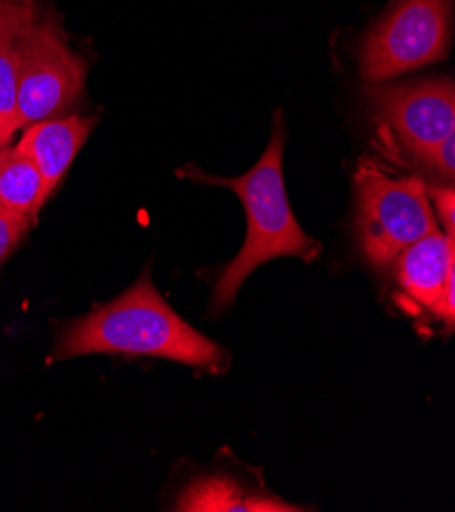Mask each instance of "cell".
Returning a JSON list of instances; mask_svg holds the SVG:
<instances>
[{
	"mask_svg": "<svg viewBox=\"0 0 455 512\" xmlns=\"http://www.w3.org/2000/svg\"><path fill=\"white\" fill-rule=\"evenodd\" d=\"M96 125L94 117H56L25 127L17 147L35 162L47 200L70 170L80 147Z\"/></svg>",
	"mask_w": 455,
	"mask_h": 512,
	"instance_id": "52a82bcc",
	"label": "cell"
},
{
	"mask_svg": "<svg viewBox=\"0 0 455 512\" xmlns=\"http://www.w3.org/2000/svg\"><path fill=\"white\" fill-rule=\"evenodd\" d=\"M425 166L435 170L439 176L447 178L449 182L453 180L455 174V133L445 137L439 145L433 147L429 153V158L425 160Z\"/></svg>",
	"mask_w": 455,
	"mask_h": 512,
	"instance_id": "5bb4252c",
	"label": "cell"
},
{
	"mask_svg": "<svg viewBox=\"0 0 455 512\" xmlns=\"http://www.w3.org/2000/svg\"><path fill=\"white\" fill-rule=\"evenodd\" d=\"M176 510L198 512H292L302 510L282 498L243 488L233 478L209 476L188 484L176 504Z\"/></svg>",
	"mask_w": 455,
	"mask_h": 512,
	"instance_id": "30bf717a",
	"label": "cell"
},
{
	"mask_svg": "<svg viewBox=\"0 0 455 512\" xmlns=\"http://www.w3.org/2000/svg\"><path fill=\"white\" fill-rule=\"evenodd\" d=\"M43 180L35 162L19 147L0 160V207L31 221L43 207Z\"/></svg>",
	"mask_w": 455,
	"mask_h": 512,
	"instance_id": "8fae6325",
	"label": "cell"
},
{
	"mask_svg": "<svg viewBox=\"0 0 455 512\" xmlns=\"http://www.w3.org/2000/svg\"><path fill=\"white\" fill-rule=\"evenodd\" d=\"M451 17L453 0H394L362 41V78L378 84L443 60L451 41Z\"/></svg>",
	"mask_w": 455,
	"mask_h": 512,
	"instance_id": "277c9868",
	"label": "cell"
},
{
	"mask_svg": "<svg viewBox=\"0 0 455 512\" xmlns=\"http://www.w3.org/2000/svg\"><path fill=\"white\" fill-rule=\"evenodd\" d=\"M86 62L68 45L49 13L35 25L17 80V129L56 119L82 94Z\"/></svg>",
	"mask_w": 455,
	"mask_h": 512,
	"instance_id": "5b68a950",
	"label": "cell"
},
{
	"mask_svg": "<svg viewBox=\"0 0 455 512\" xmlns=\"http://www.w3.org/2000/svg\"><path fill=\"white\" fill-rule=\"evenodd\" d=\"M427 194L433 215L443 223V231L447 235H453L455 231V194L453 186H429L427 184Z\"/></svg>",
	"mask_w": 455,
	"mask_h": 512,
	"instance_id": "4fadbf2b",
	"label": "cell"
},
{
	"mask_svg": "<svg viewBox=\"0 0 455 512\" xmlns=\"http://www.w3.org/2000/svg\"><path fill=\"white\" fill-rule=\"evenodd\" d=\"M282 156L284 117L282 111H276L268 147L262 153L258 164L247 174L235 178H221L202 172L196 166H186L180 170V176L194 182L225 186L233 190L243 202L247 217L243 247L219 274L213 288L211 313L215 315L229 309L243 282L262 264L276 258H288V255L290 258H300L305 264H311L321 253V243L302 231V227L294 219L284 188Z\"/></svg>",
	"mask_w": 455,
	"mask_h": 512,
	"instance_id": "7a4b0ae2",
	"label": "cell"
},
{
	"mask_svg": "<svg viewBox=\"0 0 455 512\" xmlns=\"http://www.w3.org/2000/svg\"><path fill=\"white\" fill-rule=\"evenodd\" d=\"M33 0H0V147L17 129V80L35 29Z\"/></svg>",
	"mask_w": 455,
	"mask_h": 512,
	"instance_id": "9c48e42d",
	"label": "cell"
},
{
	"mask_svg": "<svg viewBox=\"0 0 455 512\" xmlns=\"http://www.w3.org/2000/svg\"><path fill=\"white\" fill-rule=\"evenodd\" d=\"M90 353L162 357L211 372H223L229 366V353L170 309L149 272L109 304L70 323L58 341L54 360Z\"/></svg>",
	"mask_w": 455,
	"mask_h": 512,
	"instance_id": "6da1fadb",
	"label": "cell"
},
{
	"mask_svg": "<svg viewBox=\"0 0 455 512\" xmlns=\"http://www.w3.org/2000/svg\"><path fill=\"white\" fill-rule=\"evenodd\" d=\"M3 151H5V147H0V160H3Z\"/></svg>",
	"mask_w": 455,
	"mask_h": 512,
	"instance_id": "9a60e30c",
	"label": "cell"
},
{
	"mask_svg": "<svg viewBox=\"0 0 455 512\" xmlns=\"http://www.w3.org/2000/svg\"><path fill=\"white\" fill-rule=\"evenodd\" d=\"M29 225L31 221L0 207V266L15 251L19 239L29 229Z\"/></svg>",
	"mask_w": 455,
	"mask_h": 512,
	"instance_id": "7c38bea8",
	"label": "cell"
},
{
	"mask_svg": "<svg viewBox=\"0 0 455 512\" xmlns=\"http://www.w3.org/2000/svg\"><path fill=\"white\" fill-rule=\"evenodd\" d=\"M356 196L360 249L374 268H388L404 247L437 229L427 184L415 176L394 178L374 160L362 158Z\"/></svg>",
	"mask_w": 455,
	"mask_h": 512,
	"instance_id": "3957f363",
	"label": "cell"
},
{
	"mask_svg": "<svg viewBox=\"0 0 455 512\" xmlns=\"http://www.w3.org/2000/svg\"><path fill=\"white\" fill-rule=\"evenodd\" d=\"M368 98L402 147L425 164L429 153L455 133V88L451 80L370 84Z\"/></svg>",
	"mask_w": 455,
	"mask_h": 512,
	"instance_id": "8992f818",
	"label": "cell"
},
{
	"mask_svg": "<svg viewBox=\"0 0 455 512\" xmlns=\"http://www.w3.org/2000/svg\"><path fill=\"white\" fill-rule=\"evenodd\" d=\"M400 288L423 309L435 311L447 278L455 272L453 235L439 227L419 241L404 247L394 258Z\"/></svg>",
	"mask_w": 455,
	"mask_h": 512,
	"instance_id": "ba28073f",
	"label": "cell"
}]
</instances>
